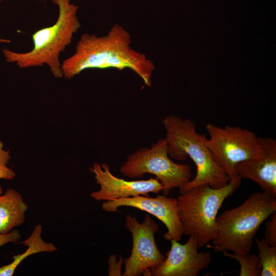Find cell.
I'll return each mask as SVG.
<instances>
[{
	"mask_svg": "<svg viewBox=\"0 0 276 276\" xmlns=\"http://www.w3.org/2000/svg\"><path fill=\"white\" fill-rule=\"evenodd\" d=\"M107 263L108 264V275H122V267L123 260L121 256H120L119 258L118 259L116 255H111L108 259Z\"/></svg>",
	"mask_w": 276,
	"mask_h": 276,
	"instance_id": "cell-19",
	"label": "cell"
},
{
	"mask_svg": "<svg viewBox=\"0 0 276 276\" xmlns=\"http://www.w3.org/2000/svg\"><path fill=\"white\" fill-rule=\"evenodd\" d=\"M126 177L140 178L146 173L156 176L163 186L162 192L167 195L173 188H180L190 180L191 166L177 164L169 157L166 139H159L150 148H143L130 154L120 169Z\"/></svg>",
	"mask_w": 276,
	"mask_h": 276,
	"instance_id": "cell-6",
	"label": "cell"
},
{
	"mask_svg": "<svg viewBox=\"0 0 276 276\" xmlns=\"http://www.w3.org/2000/svg\"><path fill=\"white\" fill-rule=\"evenodd\" d=\"M162 122L166 131L169 156L177 160L189 156L197 168L195 177L179 188L180 194L202 184H209L212 188L218 189L229 182L228 176L208 147L206 136L197 132L192 120L169 116Z\"/></svg>",
	"mask_w": 276,
	"mask_h": 276,
	"instance_id": "cell-3",
	"label": "cell"
},
{
	"mask_svg": "<svg viewBox=\"0 0 276 276\" xmlns=\"http://www.w3.org/2000/svg\"><path fill=\"white\" fill-rule=\"evenodd\" d=\"M131 44L130 33L119 24L101 36L84 33L74 53L61 63L63 77L71 79L87 69L129 68L150 87L154 63L145 54L134 50Z\"/></svg>",
	"mask_w": 276,
	"mask_h": 276,
	"instance_id": "cell-1",
	"label": "cell"
},
{
	"mask_svg": "<svg viewBox=\"0 0 276 276\" xmlns=\"http://www.w3.org/2000/svg\"><path fill=\"white\" fill-rule=\"evenodd\" d=\"M120 206H130L145 211L156 217L166 226L164 238L179 241L183 235V226L178 214L177 199L167 195L151 197L143 195L119 198L102 203V208L108 212H118Z\"/></svg>",
	"mask_w": 276,
	"mask_h": 276,
	"instance_id": "cell-9",
	"label": "cell"
},
{
	"mask_svg": "<svg viewBox=\"0 0 276 276\" xmlns=\"http://www.w3.org/2000/svg\"><path fill=\"white\" fill-rule=\"evenodd\" d=\"M189 236L184 244L171 240V248L166 253L165 260L149 272V276H197L200 270L208 268L211 261V252H198L197 238L193 235Z\"/></svg>",
	"mask_w": 276,
	"mask_h": 276,
	"instance_id": "cell-11",
	"label": "cell"
},
{
	"mask_svg": "<svg viewBox=\"0 0 276 276\" xmlns=\"http://www.w3.org/2000/svg\"><path fill=\"white\" fill-rule=\"evenodd\" d=\"M42 226L37 224L30 236L20 242L27 247L22 254L14 256L10 263L0 266V276H12L16 268L29 256L39 252H53L57 250L56 246L52 243L46 242L41 238Z\"/></svg>",
	"mask_w": 276,
	"mask_h": 276,
	"instance_id": "cell-14",
	"label": "cell"
},
{
	"mask_svg": "<svg viewBox=\"0 0 276 276\" xmlns=\"http://www.w3.org/2000/svg\"><path fill=\"white\" fill-rule=\"evenodd\" d=\"M3 0H0V3H1L3 2Z\"/></svg>",
	"mask_w": 276,
	"mask_h": 276,
	"instance_id": "cell-23",
	"label": "cell"
},
{
	"mask_svg": "<svg viewBox=\"0 0 276 276\" xmlns=\"http://www.w3.org/2000/svg\"><path fill=\"white\" fill-rule=\"evenodd\" d=\"M210 138L206 144L217 164L224 170L230 180L238 177L237 165L260 156L262 150L259 137L251 131L238 126L220 127L206 125Z\"/></svg>",
	"mask_w": 276,
	"mask_h": 276,
	"instance_id": "cell-7",
	"label": "cell"
},
{
	"mask_svg": "<svg viewBox=\"0 0 276 276\" xmlns=\"http://www.w3.org/2000/svg\"><path fill=\"white\" fill-rule=\"evenodd\" d=\"M21 235L17 229H13L9 233L0 234V247L9 243H15L19 241Z\"/></svg>",
	"mask_w": 276,
	"mask_h": 276,
	"instance_id": "cell-20",
	"label": "cell"
},
{
	"mask_svg": "<svg viewBox=\"0 0 276 276\" xmlns=\"http://www.w3.org/2000/svg\"><path fill=\"white\" fill-rule=\"evenodd\" d=\"M262 150L260 156L238 163L236 172L241 179L256 182L262 192L276 197V141L272 137H260Z\"/></svg>",
	"mask_w": 276,
	"mask_h": 276,
	"instance_id": "cell-12",
	"label": "cell"
},
{
	"mask_svg": "<svg viewBox=\"0 0 276 276\" xmlns=\"http://www.w3.org/2000/svg\"><path fill=\"white\" fill-rule=\"evenodd\" d=\"M239 177L224 187L215 189L209 184L192 188L178 197V214L183 226V235L196 237L198 247L214 240L216 236V218L225 199L240 187Z\"/></svg>",
	"mask_w": 276,
	"mask_h": 276,
	"instance_id": "cell-5",
	"label": "cell"
},
{
	"mask_svg": "<svg viewBox=\"0 0 276 276\" xmlns=\"http://www.w3.org/2000/svg\"><path fill=\"white\" fill-rule=\"evenodd\" d=\"M10 42L11 41L9 39L0 38V43H10Z\"/></svg>",
	"mask_w": 276,
	"mask_h": 276,
	"instance_id": "cell-21",
	"label": "cell"
},
{
	"mask_svg": "<svg viewBox=\"0 0 276 276\" xmlns=\"http://www.w3.org/2000/svg\"><path fill=\"white\" fill-rule=\"evenodd\" d=\"M10 159L9 151L5 149L3 143L0 140V179L9 180L15 178V171L8 166Z\"/></svg>",
	"mask_w": 276,
	"mask_h": 276,
	"instance_id": "cell-17",
	"label": "cell"
},
{
	"mask_svg": "<svg viewBox=\"0 0 276 276\" xmlns=\"http://www.w3.org/2000/svg\"><path fill=\"white\" fill-rule=\"evenodd\" d=\"M51 1L58 7V17L53 25L32 35V49L22 53L4 49L3 53L7 62L14 63L19 68L46 64L53 75L59 78L63 77L60 55L72 42L81 23L77 16L79 7L71 0Z\"/></svg>",
	"mask_w": 276,
	"mask_h": 276,
	"instance_id": "cell-2",
	"label": "cell"
},
{
	"mask_svg": "<svg viewBox=\"0 0 276 276\" xmlns=\"http://www.w3.org/2000/svg\"><path fill=\"white\" fill-rule=\"evenodd\" d=\"M261 268V276L276 275V246L267 244L263 238H256Z\"/></svg>",
	"mask_w": 276,
	"mask_h": 276,
	"instance_id": "cell-15",
	"label": "cell"
},
{
	"mask_svg": "<svg viewBox=\"0 0 276 276\" xmlns=\"http://www.w3.org/2000/svg\"><path fill=\"white\" fill-rule=\"evenodd\" d=\"M223 256L235 259L240 264V276H261V268L258 256L255 254L240 255L221 251Z\"/></svg>",
	"mask_w": 276,
	"mask_h": 276,
	"instance_id": "cell-16",
	"label": "cell"
},
{
	"mask_svg": "<svg viewBox=\"0 0 276 276\" xmlns=\"http://www.w3.org/2000/svg\"><path fill=\"white\" fill-rule=\"evenodd\" d=\"M125 227L131 233L132 247L131 255L123 260L125 269L123 276H149V272L160 265L165 256L159 250L154 235L159 226L149 214L142 223L134 215H127Z\"/></svg>",
	"mask_w": 276,
	"mask_h": 276,
	"instance_id": "cell-8",
	"label": "cell"
},
{
	"mask_svg": "<svg viewBox=\"0 0 276 276\" xmlns=\"http://www.w3.org/2000/svg\"><path fill=\"white\" fill-rule=\"evenodd\" d=\"M89 169L100 186L99 190L90 194V197L97 201H112L139 195L148 196L150 193L157 194L163 190L156 178L126 180L118 178L111 173L106 163H94Z\"/></svg>",
	"mask_w": 276,
	"mask_h": 276,
	"instance_id": "cell-10",
	"label": "cell"
},
{
	"mask_svg": "<svg viewBox=\"0 0 276 276\" xmlns=\"http://www.w3.org/2000/svg\"><path fill=\"white\" fill-rule=\"evenodd\" d=\"M275 211V197L263 192L252 193L242 204L216 218V236L207 247L216 251L250 253L261 224Z\"/></svg>",
	"mask_w": 276,
	"mask_h": 276,
	"instance_id": "cell-4",
	"label": "cell"
},
{
	"mask_svg": "<svg viewBox=\"0 0 276 276\" xmlns=\"http://www.w3.org/2000/svg\"><path fill=\"white\" fill-rule=\"evenodd\" d=\"M270 218L265 223L264 241L271 246H276V212L270 216Z\"/></svg>",
	"mask_w": 276,
	"mask_h": 276,
	"instance_id": "cell-18",
	"label": "cell"
},
{
	"mask_svg": "<svg viewBox=\"0 0 276 276\" xmlns=\"http://www.w3.org/2000/svg\"><path fill=\"white\" fill-rule=\"evenodd\" d=\"M3 194V189H2V188L1 187V186L0 185V196Z\"/></svg>",
	"mask_w": 276,
	"mask_h": 276,
	"instance_id": "cell-22",
	"label": "cell"
},
{
	"mask_svg": "<svg viewBox=\"0 0 276 276\" xmlns=\"http://www.w3.org/2000/svg\"><path fill=\"white\" fill-rule=\"evenodd\" d=\"M28 209L21 194L16 190L8 189L0 196V234L9 233L22 225Z\"/></svg>",
	"mask_w": 276,
	"mask_h": 276,
	"instance_id": "cell-13",
	"label": "cell"
}]
</instances>
